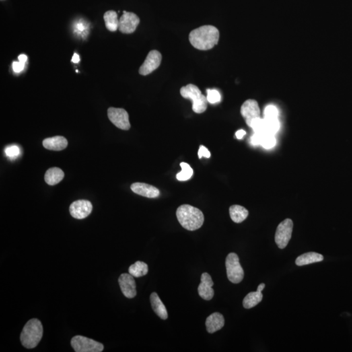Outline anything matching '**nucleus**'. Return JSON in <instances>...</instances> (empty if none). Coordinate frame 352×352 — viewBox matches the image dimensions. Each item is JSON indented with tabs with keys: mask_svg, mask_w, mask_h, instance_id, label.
<instances>
[{
	"mask_svg": "<svg viewBox=\"0 0 352 352\" xmlns=\"http://www.w3.org/2000/svg\"><path fill=\"white\" fill-rule=\"evenodd\" d=\"M150 301L153 310L156 313L157 316L160 317L163 320H166L168 318V312H167L166 307L157 293H151Z\"/></svg>",
	"mask_w": 352,
	"mask_h": 352,
	"instance_id": "a211bd4d",
	"label": "nucleus"
},
{
	"mask_svg": "<svg viewBox=\"0 0 352 352\" xmlns=\"http://www.w3.org/2000/svg\"><path fill=\"white\" fill-rule=\"evenodd\" d=\"M226 268L228 279L233 284L241 283L244 279V271L237 254L229 253L226 258Z\"/></svg>",
	"mask_w": 352,
	"mask_h": 352,
	"instance_id": "39448f33",
	"label": "nucleus"
},
{
	"mask_svg": "<svg viewBox=\"0 0 352 352\" xmlns=\"http://www.w3.org/2000/svg\"><path fill=\"white\" fill-rule=\"evenodd\" d=\"M18 58L19 62H22V63H26L27 60H28V57H27L25 54H21V55L19 56Z\"/></svg>",
	"mask_w": 352,
	"mask_h": 352,
	"instance_id": "e433bc0d",
	"label": "nucleus"
},
{
	"mask_svg": "<svg viewBox=\"0 0 352 352\" xmlns=\"http://www.w3.org/2000/svg\"><path fill=\"white\" fill-rule=\"evenodd\" d=\"M109 120L116 127L127 131L131 128L129 114L124 108L110 107L108 110Z\"/></svg>",
	"mask_w": 352,
	"mask_h": 352,
	"instance_id": "6e6552de",
	"label": "nucleus"
},
{
	"mask_svg": "<svg viewBox=\"0 0 352 352\" xmlns=\"http://www.w3.org/2000/svg\"><path fill=\"white\" fill-rule=\"evenodd\" d=\"M266 133L275 135L279 130L280 124L278 118H271V119H265Z\"/></svg>",
	"mask_w": 352,
	"mask_h": 352,
	"instance_id": "bb28decb",
	"label": "nucleus"
},
{
	"mask_svg": "<svg viewBox=\"0 0 352 352\" xmlns=\"http://www.w3.org/2000/svg\"><path fill=\"white\" fill-rule=\"evenodd\" d=\"M293 221L287 219L280 223L276 230L275 240L278 248L283 249L288 246L291 238Z\"/></svg>",
	"mask_w": 352,
	"mask_h": 352,
	"instance_id": "0eeeda50",
	"label": "nucleus"
},
{
	"mask_svg": "<svg viewBox=\"0 0 352 352\" xmlns=\"http://www.w3.org/2000/svg\"><path fill=\"white\" fill-rule=\"evenodd\" d=\"M5 153L7 156L11 160H14L20 155L21 150L19 146L16 145H11L7 146L5 149Z\"/></svg>",
	"mask_w": 352,
	"mask_h": 352,
	"instance_id": "c756f323",
	"label": "nucleus"
},
{
	"mask_svg": "<svg viewBox=\"0 0 352 352\" xmlns=\"http://www.w3.org/2000/svg\"><path fill=\"white\" fill-rule=\"evenodd\" d=\"M198 155L199 159H202L203 157H206V158H209L211 157V153H210L209 151L204 145H200Z\"/></svg>",
	"mask_w": 352,
	"mask_h": 352,
	"instance_id": "2f4dec72",
	"label": "nucleus"
},
{
	"mask_svg": "<svg viewBox=\"0 0 352 352\" xmlns=\"http://www.w3.org/2000/svg\"><path fill=\"white\" fill-rule=\"evenodd\" d=\"M206 326L207 332L213 333L225 326V318L221 313L214 312L206 319Z\"/></svg>",
	"mask_w": 352,
	"mask_h": 352,
	"instance_id": "dca6fc26",
	"label": "nucleus"
},
{
	"mask_svg": "<svg viewBox=\"0 0 352 352\" xmlns=\"http://www.w3.org/2000/svg\"><path fill=\"white\" fill-rule=\"evenodd\" d=\"M132 191L139 195L149 198H155L160 195L158 188L144 183H135L131 186Z\"/></svg>",
	"mask_w": 352,
	"mask_h": 352,
	"instance_id": "2eb2a0df",
	"label": "nucleus"
},
{
	"mask_svg": "<svg viewBox=\"0 0 352 352\" xmlns=\"http://www.w3.org/2000/svg\"><path fill=\"white\" fill-rule=\"evenodd\" d=\"M147 273H148V266L145 262L137 261L129 268V273L134 277H141L146 275Z\"/></svg>",
	"mask_w": 352,
	"mask_h": 352,
	"instance_id": "b1692460",
	"label": "nucleus"
},
{
	"mask_svg": "<svg viewBox=\"0 0 352 352\" xmlns=\"http://www.w3.org/2000/svg\"><path fill=\"white\" fill-rule=\"evenodd\" d=\"M86 30L87 26L85 23L79 22L75 24V30L77 34H81V33L85 32Z\"/></svg>",
	"mask_w": 352,
	"mask_h": 352,
	"instance_id": "f704fd0d",
	"label": "nucleus"
},
{
	"mask_svg": "<svg viewBox=\"0 0 352 352\" xmlns=\"http://www.w3.org/2000/svg\"><path fill=\"white\" fill-rule=\"evenodd\" d=\"M249 127L253 129L254 133H266L265 120L262 118H258L252 120Z\"/></svg>",
	"mask_w": 352,
	"mask_h": 352,
	"instance_id": "cd10ccee",
	"label": "nucleus"
},
{
	"mask_svg": "<svg viewBox=\"0 0 352 352\" xmlns=\"http://www.w3.org/2000/svg\"><path fill=\"white\" fill-rule=\"evenodd\" d=\"M176 216L179 223L185 229L194 231L203 225L204 216L199 209L187 204L180 206L177 209Z\"/></svg>",
	"mask_w": 352,
	"mask_h": 352,
	"instance_id": "f03ea898",
	"label": "nucleus"
},
{
	"mask_svg": "<svg viewBox=\"0 0 352 352\" xmlns=\"http://www.w3.org/2000/svg\"><path fill=\"white\" fill-rule=\"evenodd\" d=\"M118 282L122 293L126 297L132 299L137 295L135 281L133 276L131 274H122L118 279Z\"/></svg>",
	"mask_w": 352,
	"mask_h": 352,
	"instance_id": "ddd939ff",
	"label": "nucleus"
},
{
	"mask_svg": "<svg viewBox=\"0 0 352 352\" xmlns=\"http://www.w3.org/2000/svg\"><path fill=\"white\" fill-rule=\"evenodd\" d=\"M139 24L140 19L137 15L124 11L123 15L120 19L118 30L123 34H133Z\"/></svg>",
	"mask_w": 352,
	"mask_h": 352,
	"instance_id": "1a4fd4ad",
	"label": "nucleus"
},
{
	"mask_svg": "<svg viewBox=\"0 0 352 352\" xmlns=\"http://www.w3.org/2000/svg\"><path fill=\"white\" fill-rule=\"evenodd\" d=\"M263 299V295L259 291H252L248 293L243 301V305L244 308L249 309L256 306L258 303L261 302Z\"/></svg>",
	"mask_w": 352,
	"mask_h": 352,
	"instance_id": "5701e85b",
	"label": "nucleus"
},
{
	"mask_svg": "<svg viewBox=\"0 0 352 352\" xmlns=\"http://www.w3.org/2000/svg\"><path fill=\"white\" fill-rule=\"evenodd\" d=\"M93 206L88 200H80L73 202L70 206L69 211L72 217L77 219L86 218L92 211Z\"/></svg>",
	"mask_w": 352,
	"mask_h": 352,
	"instance_id": "9b49d317",
	"label": "nucleus"
},
{
	"mask_svg": "<svg viewBox=\"0 0 352 352\" xmlns=\"http://www.w3.org/2000/svg\"><path fill=\"white\" fill-rule=\"evenodd\" d=\"M219 40V30L211 25L196 28L189 34L190 44L196 49L200 50L211 49L217 44Z\"/></svg>",
	"mask_w": 352,
	"mask_h": 352,
	"instance_id": "f257e3e1",
	"label": "nucleus"
},
{
	"mask_svg": "<svg viewBox=\"0 0 352 352\" xmlns=\"http://www.w3.org/2000/svg\"><path fill=\"white\" fill-rule=\"evenodd\" d=\"M25 67V63H22L21 62H14L13 63V69L15 73H21L24 70Z\"/></svg>",
	"mask_w": 352,
	"mask_h": 352,
	"instance_id": "72a5a7b5",
	"label": "nucleus"
},
{
	"mask_svg": "<svg viewBox=\"0 0 352 352\" xmlns=\"http://www.w3.org/2000/svg\"><path fill=\"white\" fill-rule=\"evenodd\" d=\"M275 135L273 134L264 133L262 134L261 144L260 145L265 149H271L276 145Z\"/></svg>",
	"mask_w": 352,
	"mask_h": 352,
	"instance_id": "a878e982",
	"label": "nucleus"
},
{
	"mask_svg": "<svg viewBox=\"0 0 352 352\" xmlns=\"http://www.w3.org/2000/svg\"><path fill=\"white\" fill-rule=\"evenodd\" d=\"M64 178L63 170L57 167L48 169L44 175V180L49 186H55L59 184Z\"/></svg>",
	"mask_w": 352,
	"mask_h": 352,
	"instance_id": "aec40b11",
	"label": "nucleus"
},
{
	"mask_svg": "<svg viewBox=\"0 0 352 352\" xmlns=\"http://www.w3.org/2000/svg\"><path fill=\"white\" fill-rule=\"evenodd\" d=\"M266 285L264 283L260 284L259 286L258 287L257 291H259V292H262V290L264 289V288H265Z\"/></svg>",
	"mask_w": 352,
	"mask_h": 352,
	"instance_id": "58836bf2",
	"label": "nucleus"
},
{
	"mask_svg": "<svg viewBox=\"0 0 352 352\" xmlns=\"http://www.w3.org/2000/svg\"><path fill=\"white\" fill-rule=\"evenodd\" d=\"M42 145L46 149L52 151H62L67 147L68 142L67 139L61 136H56L52 138H48L42 142Z\"/></svg>",
	"mask_w": 352,
	"mask_h": 352,
	"instance_id": "f3484780",
	"label": "nucleus"
},
{
	"mask_svg": "<svg viewBox=\"0 0 352 352\" xmlns=\"http://www.w3.org/2000/svg\"><path fill=\"white\" fill-rule=\"evenodd\" d=\"M229 211L231 219L236 223H242L248 215V210L239 205L231 206L229 207Z\"/></svg>",
	"mask_w": 352,
	"mask_h": 352,
	"instance_id": "412c9836",
	"label": "nucleus"
},
{
	"mask_svg": "<svg viewBox=\"0 0 352 352\" xmlns=\"http://www.w3.org/2000/svg\"><path fill=\"white\" fill-rule=\"evenodd\" d=\"M279 111L277 107L273 105H269L264 110V118L265 119H271V118H278Z\"/></svg>",
	"mask_w": 352,
	"mask_h": 352,
	"instance_id": "7c9ffc66",
	"label": "nucleus"
},
{
	"mask_svg": "<svg viewBox=\"0 0 352 352\" xmlns=\"http://www.w3.org/2000/svg\"><path fill=\"white\" fill-rule=\"evenodd\" d=\"M72 62L75 63H79L80 62V57L77 54H74L73 57L72 58Z\"/></svg>",
	"mask_w": 352,
	"mask_h": 352,
	"instance_id": "4c0bfd02",
	"label": "nucleus"
},
{
	"mask_svg": "<svg viewBox=\"0 0 352 352\" xmlns=\"http://www.w3.org/2000/svg\"><path fill=\"white\" fill-rule=\"evenodd\" d=\"M324 256L317 252H307L298 256L295 260V264L298 266L309 265V264L316 263L323 261Z\"/></svg>",
	"mask_w": 352,
	"mask_h": 352,
	"instance_id": "6ab92c4d",
	"label": "nucleus"
},
{
	"mask_svg": "<svg viewBox=\"0 0 352 352\" xmlns=\"http://www.w3.org/2000/svg\"><path fill=\"white\" fill-rule=\"evenodd\" d=\"M246 135V132L244 130H239L236 132V137L239 140L242 139L244 136Z\"/></svg>",
	"mask_w": 352,
	"mask_h": 352,
	"instance_id": "c9c22d12",
	"label": "nucleus"
},
{
	"mask_svg": "<svg viewBox=\"0 0 352 352\" xmlns=\"http://www.w3.org/2000/svg\"><path fill=\"white\" fill-rule=\"evenodd\" d=\"M43 328L41 322L38 319H32L26 323L21 332V343L28 349L36 348L41 340Z\"/></svg>",
	"mask_w": 352,
	"mask_h": 352,
	"instance_id": "7ed1b4c3",
	"label": "nucleus"
},
{
	"mask_svg": "<svg viewBox=\"0 0 352 352\" xmlns=\"http://www.w3.org/2000/svg\"><path fill=\"white\" fill-rule=\"evenodd\" d=\"M180 166L181 168H182V171L177 174V180L180 181V182H185V181L190 180L192 178V175H193V170H192L191 167L186 163H181Z\"/></svg>",
	"mask_w": 352,
	"mask_h": 352,
	"instance_id": "393cba45",
	"label": "nucleus"
},
{
	"mask_svg": "<svg viewBox=\"0 0 352 352\" xmlns=\"http://www.w3.org/2000/svg\"><path fill=\"white\" fill-rule=\"evenodd\" d=\"M180 93L184 98L192 101V110L196 114H202L207 109V97L202 94L196 85L188 84L182 87L180 89Z\"/></svg>",
	"mask_w": 352,
	"mask_h": 352,
	"instance_id": "20e7f679",
	"label": "nucleus"
},
{
	"mask_svg": "<svg viewBox=\"0 0 352 352\" xmlns=\"http://www.w3.org/2000/svg\"><path fill=\"white\" fill-rule=\"evenodd\" d=\"M71 344L76 352H101L104 350L100 342L81 335L74 336Z\"/></svg>",
	"mask_w": 352,
	"mask_h": 352,
	"instance_id": "423d86ee",
	"label": "nucleus"
},
{
	"mask_svg": "<svg viewBox=\"0 0 352 352\" xmlns=\"http://www.w3.org/2000/svg\"><path fill=\"white\" fill-rule=\"evenodd\" d=\"M262 134L263 133H254V135L250 138V143H251L252 145H260V144H261Z\"/></svg>",
	"mask_w": 352,
	"mask_h": 352,
	"instance_id": "473e14b6",
	"label": "nucleus"
},
{
	"mask_svg": "<svg viewBox=\"0 0 352 352\" xmlns=\"http://www.w3.org/2000/svg\"><path fill=\"white\" fill-rule=\"evenodd\" d=\"M213 286V282L211 276L207 273H204L201 275V283L198 286V294L205 300H211L214 296Z\"/></svg>",
	"mask_w": 352,
	"mask_h": 352,
	"instance_id": "4468645a",
	"label": "nucleus"
},
{
	"mask_svg": "<svg viewBox=\"0 0 352 352\" xmlns=\"http://www.w3.org/2000/svg\"><path fill=\"white\" fill-rule=\"evenodd\" d=\"M162 55L157 50H153L149 52L145 62L139 69L141 75L146 76L153 73L161 65Z\"/></svg>",
	"mask_w": 352,
	"mask_h": 352,
	"instance_id": "9d476101",
	"label": "nucleus"
},
{
	"mask_svg": "<svg viewBox=\"0 0 352 352\" xmlns=\"http://www.w3.org/2000/svg\"><path fill=\"white\" fill-rule=\"evenodd\" d=\"M104 21L107 30L110 32H116L119 28L120 19H118V14L115 11H106L104 15Z\"/></svg>",
	"mask_w": 352,
	"mask_h": 352,
	"instance_id": "4be33fe9",
	"label": "nucleus"
},
{
	"mask_svg": "<svg viewBox=\"0 0 352 352\" xmlns=\"http://www.w3.org/2000/svg\"><path fill=\"white\" fill-rule=\"evenodd\" d=\"M241 114L249 127L252 120L260 118V110L257 101L253 99L246 101L241 108Z\"/></svg>",
	"mask_w": 352,
	"mask_h": 352,
	"instance_id": "f8f14e48",
	"label": "nucleus"
},
{
	"mask_svg": "<svg viewBox=\"0 0 352 352\" xmlns=\"http://www.w3.org/2000/svg\"><path fill=\"white\" fill-rule=\"evenodd\" d=\"M207 102L211 104H215V103H219L221 100V96L220 93L216 89H209L207 90Z\"/></svg>",
	"mask_w": 352,
	"mask_h": 352,
	"instance_id": "c85d7f7f",
	"label": "nucleus"
}]
</instances>
